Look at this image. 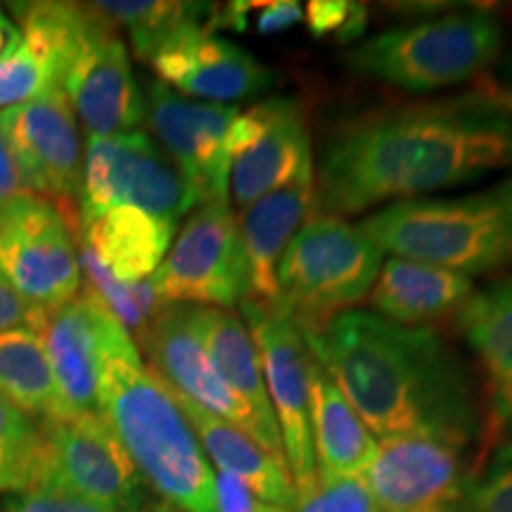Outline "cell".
Wrapping results in <instances>:
<instances>
[{"label": "cell", "mask_w": 512, "mask_h": 512, "mask_svg": "<svg viewBox=\"0 0 512 512\" xmlns=\"http://www.w3.org/2000/svg\"><path fill=\"white\" fill-rule=\"evenodd\" d=\"M38 313H41V309L24 302V299L12 290V285L5 280V275L0 273V332L22 328V325L34 328Z\"/></svg>", "instance_id": "obj_39"}, {"label": "cell", "mask_w": 512, "mask_h": 512, "mask_svg": "<svg viewBox=\"0 0 512 512\" xmlns=\"http://www.w3.org/2000/svg\"><path fill=\"white\" fill-rule=\"evenodd\" d=\"M57 88L67 95L88 140L131 133L145 121V98L124 41L91 3L62 64Z\"/></svg>", "instance_id": "obj_11"}, {"label": "cell", "mask_w": 512, "mask_h": 512, "mask_svg": "<svg viewBox=\"0 0 512 512\" xmlns=\"http://www.w3.org/2000/svg\"><path fill=\"white\" fill-rule=\"evenodd\" d=\"M290 512H380L370 496L363 477L328 479L318 477L316 484L294 496Z\"/></svg>", "instance_id": "obj_33"}, {"label": "cell", "mask_w": 512, "mask_h": 512, "mask_svg": "<svg viewBox=\"0 0 512 512\" xmlns=\"http://www.w3.org/2000/svg\"><path fill=\"white\" fill-rule=\"evenodd\" d=\"M313 169L309 119L290 95H275L240 112L228 138V200L240 209Z\"/></svg>", "instance_id": "obj_12"}, {"label": "cell", "mask_w": 512, "mask_h": 512, "mask_svg": "<svg viewBox=\"0 0 512 512\" xmlns=\"http://www.w3.org/2000/svg\"><path fill=\"white\" fill-rule=\"evenodd\" d=\"M176 226L136 207H114L81 223V242L121 283L152 278L169 254Z\"/></svg>", "instance_id": "obj_24"}, {"label": "cell", "mask_w": 512, "mask_h": 512, "mask_svg": "<svg viewBox=\"0 0 512 512\" xmlns=\"http://www.w3.org/2000/svg\"><path fill=\"white\" fill-rule=\"evenodd\" d=\"M81 261V280L83 287L93 294L98 302L112 313L114 320L124 328L128 335L140 337L147 325L155 320L166 302L157 292L152 278L143 283H121L105 266L95 259V254L81 242L79 247Z\"/></svg>", "instance_id": "obj_30"}, {"label": "cell", "mask_w": 512, "mask_h": 512, "mask_svg": "<svg viewBox=\"0 0 512 512\" xmlns=\"http://www.w3.org/2000/svg\"><path fill=\"white\" fill-rule=\"evenodd\" d=\"M0 394L41 422L69 418L43 339L29 325L0 332Z\"/></svg>", "instance_id": "obj_27"}, {"label": "cell", "mask_w": 512, "mask_h": 512, "mask_svg": "<svg viewBox=\"0 0 512 512\" xmlns=\"http://www.w3.org/2000/svg\"><path fill=\"white\" fill-rule=\"evenodd\" d=\"M358 226L399 259L467 278L501 271L512 264V174L467 195L387 204Z\"/></svg>", "instance_id": "obj_4"}, {"label": "cell", "mask_w": 512, "mask_h": 512, "mask_svg": "<svg viewBox=\"0 0 512 512\" xmlns=\"http://www.w3.org/2000/svg\"><path fill=\"white\" fill-rule=\"evenodd\" d=\"M197 204L181 171L147 133L88 140L79 223L114 207H136L176 226Z\"/></svg>", "instance_id": "obj_8"}, {"label": "cell", "mask_w": 512, "mask_h": 512, "mask_svg": "<svg viewBox=\"0 0 512 512\" xmlns=\"http://www.w3.org/2000/svg\"><path fill=\"white\" fill-rule=\"evenodd\" d=\"M382 249L358 223L311 214L278 264V306L304 337L370 297L382 268Z\"/></svg>", "instance_id": "obj_6"}, {"label": "cell", "mask_w": 512, "mask_h": 512, "mask_svg": "<svg viewBox=\"0 0 512 512\" xmlns=\"http://www.w3.org/2000/svg\"><path fill=\"white\" fill-rule=\"evenodd\" d=\"M8 512H110L69 491L57 479L43 472L34 484L17 491L5 503Z\"/></svg>", "instance_id": "obj_34"}, {"label": "cell", "mask_w": 512, "mask_h": 512, "mask_svg": "<svg viewBox=\"0 0 512 512\" xmlns=\"http://www.w3.org/2000/svg\"><path fill=\"white\" fill-rule=\"evenodd\" d=\"M475 294V283L467 275L420 261L392 256L380 268L370 306L377 316L411 328H432L444 318H456Z\"/></svg>", "instance_id": "obj_23"}, {"label": "cell", "mask_w": 512, "mask_h": 512, "mask_svg": "<svg viewBox=\"0 0 512 512\" xmlns=\"http://www.w3.org/2000/svg\"><path fill=\"white\" fill-rule=\"evenodd\" d=\"M138 344L150 368L178 396L235 425L264 448L259 422L211 363L202 339L192 328L188 304H166L140 332Z\"/></svg>", "instance_id": "obj_18"}, {"label": "cell", "mask_w": 512, "mask_h": 512, "mask_svg": "<svg viewBox=\"0 0 512 512\" xmlns=\"http://www.w3.org/2000/svg\"><path fill=\"white\" fill-rule=\"evenodd\" d=\"M316 200V176L306 169L280 190L268 192L240 211L238 226L247 254L249 297L256 302H278V264L294 235L304 226Z\"/></svg>", "instance_id": "obj_21"}, {"label": "cell", "mask_w": 512, "mask_h": 512, "mask_svg": "<svg viewBox=\"0 0 512 512\" xmlns=\"http://www.w3.org/2000/svg\"><path fill=\"white\" fill-rule=\"evenodd\" d=\"M216 512H290L280 505L266 503L240 479L216 472Z\"/></svg>", "instance_id": "obj_36"}, {"label": "cell", "mask_w": 512, "mask_h": 512, "mask_svg": "<svg viewBox=\"0 0 512 512\" xmlns=\"http://www.w3.org/2000/svg\"><path fill=\"white\" fill-rule=\"evenodd\" d=\"M152 283L166 304L233 309L245 302L247 254L228 200L197 204Z\"/></svg>", "instance_id": "obj_9"}, {"label": "cell", "mask_w": 512, "mask_h": 512, "mask_svg": "<svg viewBox=\"0 0 512 512\" xmlns=\"http://www.w3.org/2000/svg\"><path fill=\"white\" fill-rule=\"evenodd\" d=\"M53 74L29 43H19L0 60V112L24 105L53 88Z\"/></svg>", "instance_id": "obj_31"}, {"label": "cell", "mask_w": 512, "mask_h": 512, "mask_svg": "<svg viewBox=\"0 0 512 512\" xmlns=\"http://www.w3.org/2000/svg\"><path fill=\"white\" fill-rule=\"evenodd\" d=\"M370 434H439L467 444L477 425L470 370L434 328L351 309L304 337Z\"/></svg>", "instance_id": "obj_2"}, {"label": "cell", "mask_w": 512, "mask_h": 512, "mask_svg": "<svg viewBox=\"0 0 512 512\" xmlns=\"http://www.w3.org/2000/svg\"><path fill=\"white\" fill-rule=\"evenodd\" d=\"M456 439L439 434H401L377 444L363 475L380 512H434L463 501L465 465Z\"/></svg>", "instance_id": "obj_15"}, {"label": "cell", "mask_w": 512, "mask_h": 512, "mask_svg": "<svg viewBox=\"0 0 512 512\" xmlns=\"http://www.w3.org/2000/svg\"><path fill=\"white\" fill-rule=\"evenodd\" d=\"M114 29H124L136 57L150 62L152 55L190 24H207L214 5L176 3V0H110L91 3Z\"/></svg>", "instance_id": "obj_28"}, {"label": "cell", "mask_w": 512, "mask_h": 512, "mask_svg": "<svg viewBox=\"0 0 512 512\" xmlns=\"http://www.w3.org/2000/svg\"><path fill=\"white\" fill-rule=\"evenodd\" d=\"M76 219V211L38 195L0 202V273L36 309H55L81 292Z\"/></svg>", "instance_id": "obj_7"}, {"label": "cell", "mask_w": 512, "mask_h": 512, "mask_svg": "<svg viewBox=\"0 0 512 512\" xmlns=\"http://www.w3.org/2000/svg\"><path fill=\"white\" fill-rule=\"evenodd\" d=\"M0 512H8V510H0Z\"/></svg>", "instance_id": "obj_45"}, {"label": "cell", "mask_w": 512, "mask_h": 512, "mask_svg": "<svg viewBox=\"0 0 512 512\" xmlns=\"http://www.w3.org/2000/svg\"><path fill=\"white\" fill-rule=\"evenodd\" d=\"M188 311L192 328L202 339L211 363L219 370L228 387L245 401V406L259 422L264 451L287 467L283 439H280L278 422H275L271 399H268L266 392L259 349H256V342L245 320H242L240 313L216 309V306L188 304Z\"/></svg>", "instance_id": "obj_22"}, {"label": "cell", "mask_w": 512, "mask_h": 512, "mask_svg": "<svg viewBox=\"0 0 512 512\" xmlns=\"http://www.w3.org/2000/svg\"><path fill=\"white\" fill-rule=\"evenodd\" d=\"M304 19L313 38L349 46L366 34L368 8L351 0H311L304 8Z\"/></svg>", "instance_id": "obj_32"}, {"label": "cell", "mask_w": 512, "mask_h": 512, "mask_svg": "<svg viewBox=\"0 0 512 512\" xmlns=\"http://www.w3.org/2000/svg\"><path fill=\"white\" fill-rule=\"evenodd\" d=\"M46 470L43 422L0 394V494H17Z\"/></svg>", "instance_id": "obj_29"}, {"label": "cell", "mask_w": 512, "mask_h": 512, "mask_svg": "<svg viewBox=\"0 0 512 512\" xmlns=\"http://www.w3.org/2000/svg\"><path fill=\"white\" fill-rule=\"evenodd\" d=\"M238 105L185 98L155 81L145 91V121L197 202L228 200V138Z\"/></svg>", "instance_id": "obj_13"}, {"label": "cell", "mask_w": 512, "mask_h": 512, "mask_svg": "<svg viewBox=\"0 0 512 512\" xmlns=\"http://www.w3.org/2000/svg\"><path fill=\"white\" fill-rule=\"evenodd\" d=\"M240 311L259 349L266 392L283 439L287 472L299 494L318 479L311 437L313 354L297 325L278 306L245 299Z\"/></svg>", "instance_id": "obj_10"}, {"label": "cell", "mask_w": 512, "mask_h": 512, "mask_svg": "<svg viewBox=\"0 0 512 512\" xmlns=\"http://www.w3.org/2000/svg\"><path fill=\"white\" fill-rule=\"evenodd\" d=\"M482 88L486 93L491 95V98H494L498 105H503L505 110L508 112H512V93L510 91H501V88H494V86H489V83L486 81H482Z\"/></svg>", "instance_id": "obj_42"}, {"label": "cell", "mask_w": 512, "mask_h": 512, "mask_svg": "<svg viewBox=\"0 0 512 512\" xmlns=\"http://www.w3.org/2000/svg\"><path fill=\"white\" fill-rule=\"evenodd\" d=\"M98 415L164 503L178 512H216V472L174 389L147 366L114 316L102 342Z\"/></svg>", "instance_id": "obj_3"}, {"label": "cell", "mask_w": 512, "mask_h": 512, "mask_svg": "<svg viewBox=\"0 0 512 512\" xmlns=\"http://www.w3.org/2000/svg\"><path fill=\"white\" fill-rule=\"evenodd\" d=\"M46 475L110 512H128L150 501L136 465L98 413L43 422Z\"/></svg>", "instance_id": "obj_14"}, {"label": "cell", "mask_w": 512, "mask_h": 512, "mask_svg": "<svg viewBox=\"0 0 512 512\" xmlns=\"http://www.w3.org/2000/svg\"><path fill=\"white\" fill-rule=\"evenodd\" d=\"M311 437L318 477H363L377 453V441L337 384L313 358Z\"/></svg>", "instance_id": "obj_26"}, {"label": "cell", "mask_w": 512, "mask_h": 512, "mask_svg": "<svg viewBox=\"0 0 512 512\" xmlns=\"http://www.w3.org/2000/svg\"><path fill=\"white\" fill-rule=\"evenodd\" d=\"M453 320L482 370L486 444H494L512 432V278L475 290Z\"/></svg>", "instance_id": "obj_20"}, {"label": "cell", "mask_w": 512, "mask_h": 512, "mask_svg": "<svg viewBox=\"0 0 512 512\" xmlns=\"http://www.w3.org/2000/svg\"><path fill=\"white\" fill-rule=\"evenodd\" d=\"M498 463H501V465H512V444L501 448V453H498Z\"/></svg>", "instance_id": "obj_44"}, {"label": "cell", "mask_w": 512, "mask_h": 512, "mask_svg": "<svg viewBox=\"0 0 512 512\" xmlns=\"http://www.w3.org/2000/svg\"><path fill=\"white\" fill-rule=\"evenodd\" d=\"M152 69L164 86L185 98L235 105L273 88L275 74L245 48L211 34L207 24H190L152 55Z\"/></svg>", "instance_id": "obj_17"}, {"label": "cell", "mask_w": 512, "mask_h": 512, "mask_svg": "<svg viewBox=\"0 0 512 512\" xmlns=\"http://www.w3.org/2000/svg\"><path fill=\"white\" fill-rule=\"evenodd\" d=\"M503 19L491 8H463L413 27L382 31L344 55L349 72L403 93L425 95L472 81L498 62Z\"/></svg>", "instance_id": "obj_5"}, {"label": "cell", "mask_w": 512, "mask_h": 512, "mask_svg": "<svg viewBox=\"0 0 512 512\" xmlns=\"http://www.w3.org/2000/svg\"><path fill=\"white\" fill-rule=\"evenodd\" d=\"M484 81L489 83V86L512 93V38L508 41V46H503V53H501V57H498V62L494 67V76H491V79H484Z\"/></svg>", "instance_id": "obj_40"}, {"label": "cell", "mask_w": 512, "mask_h": 512, "mask_svg": "<svg viewBox=\"0 0 512 512\" xmlns=\"http://www.w3.org/2000/svg\"><path fill=\"white\" fill-rule=\"evenodd\" d=\"M22 43V31L12 19L0 10V60L8 57Z\"/></svg>", "instance_id": "obj_41"}, {"label": "cell", "mask_w": 512, "mask_h": 512, "mask_svg": "<svg viewBox=\"0 0 512 512\" xmlns=\"http://www.w3.org/2000/svg\"><path fill=\"white\" fill-rule=\"evenodd\" d=\"M176 399L181 403L197 441H200L204 456L214 460L219 472L240 479L247 489H252L266 503L292 510L297 491H294L292 477L283 463L268 456L249 434L230 425V422L216 418L183 396L176 394Z\"/></svg>", "instance_id": "obj_25"}, {"label": "cell", "mask_w": 512, "mask_h": 512, "mask_svg": "<svg viewBox=\"0 0 512 512\" xmlns=\"http://www.w3.org/2000/svg\"><path fill=\"white\" fill-rule=\"evenodd\" d=\"M34 195L64 209L79 202L83 147L76 114L62 88H48L38 98L0 112Z\"/></svg>", "instance_id": "obj_16"}, {"label": "cell", "mask_w": 512, "mask_h": 512, "mask_svg": "<svg viewBox=\"0 0 512 512\" xmlns=\"http://www.w3.org/2000/svg\"><path fill=\"white\" fill-rule=\"evenodd\" d=\"M512 171V112L477 91L377 107L323 140L313 214H363Z\"/></svg>", "instance_id": "obj_1"}, {"label": "cell", "mask_w": 512, "mask_h": 512, "mask_svg": "<svg viewBox=\"0 0 512 512\" xmlns=\"http://www.w3.org/2000/svg\"><path fill=\"white\" fill-rule=\"evenodd\" d=\"M22 195H34V192L29 188L27 174H24L22 162H19L15 147L10 143L8 131L0 121V202Z\"/></svg>", "instance_id": "obj_38"}, {"label": "cell", "mask_w": 512, "mask_h": 512, "mask_svg": "<svg viewBox=\"0 0 512 512\" xmlns=\"http://www.w3.org/2000/svg\"><path fill=\"white\" fill-rule=\"evenodd\" d=\"M463 512H512V465L496 467L489 477L465 489Z\"/></svg>", "instance_id": "obj_35"}, {"label": "cell", "mask_w": 512, "mask_h": 512, "mask_svg": "<svg viewBox=\"0 0 512 512\" xmlns=\"http://www.w3.org/2000/svg\"><path fill=\"white\" fill-rule=\"evenodd\" d=\"M128 512H178L176 508H171L169 503H155V501H147L140 505L136 510H128Z\"/></svg>", "instance_id": "obj_43"}, {"label": "cell", "mask_w": 512, "mask_h": 512, "mask_svg": "<svg viewBox=\"0 0 512 512\" xmlns=\"http://www.w3.org/2000/svg\"><path fill=\"white\" fill-rule=\"evenodd\" d=\"M302 19L304 5L297 0H271V3L259 0L254 10V31L261 36H275L297 27Z\"/></svg>", "instance_id": "obj_37"}, {"label": "cell", "mask_w": 512, "mask_h": 512, "mask_svg": "<svg viewBox=\"0 0 512 512\" xmlns=\"http://www.w3.org/2000/svg\"><path fill=\"white\" fill-rule=\"evenodd\" d=\"M112 313L86 287L55 309H41L34 330L41 335L64 411L69 418L98 413L102 342Z\"/></svg>", "instance_id": "obj_19"}]
</instances>
